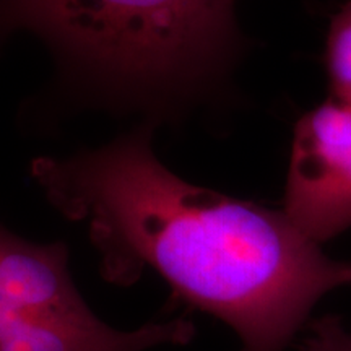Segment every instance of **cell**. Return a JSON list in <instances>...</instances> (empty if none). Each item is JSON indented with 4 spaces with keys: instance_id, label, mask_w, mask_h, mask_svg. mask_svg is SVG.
<instances>
[{
    "instance_id": "cell-1",
    "label": "cell",
    "mask_w": 351,
    "mask_h": 351,
    "mask_svg": "<svg viewBox=\"0 0 351 351\" xmlns=\"http://www.w3.org/2000/svg\"><path fill=\"white\" fill-rule=\"evenodd\" d=\"M33 178L86 226L101 275L119 287L155 271L178 300L230 326L241 351H287L351 262L328 257L283 210L184 181L158 160L152 129L69 158H38Z\"/></svg>"
},
{
    "instance_id": "cell-2",
    "label": "cell",
    "mask_w": 351,
    "mask_h": 351,
    "mask_svg": "<svg viewBox=\"0 0 351 351\" xmlns=\"http://www.w3.org/2000/svg\"><path fill=\"white\" fill-rule=\"evenodd\" d=\"M43 39L99 90L142 103H179L230 64L234 0H0V39Z\"/></svg>"
},
{
    "instance_id": "cell-3",
    "label": "cell",
    "mask_w": 351,
    "mask_h": 351,
    "mask_svg": "<svg viewBox=\"0 0 351 351\" xmlns=\"http://www.w3.org/2000/svg\"><path fill=\"white\" fill-rule=\"evenodd\" d=\"M194 337L186 317L109 326L73 283L67 245L32 243L0 223V351H148Z\"/></svg>"
},
{
    "instance_id": "cell-4",
    "label": "cell",
    "mask_w": 351,
    "mask_h": 351,
    "mask_svg": "<svg viewBox=\"0 0 351 351\" xmlns=\"http://www.w3.org/2000/svg\"><path fill=\"white\" fill-rule=\"evenodd\" d=\"M283 212L317 244L351 228V104L330 99L298 121Z\"/></svg>"
},
{
    "instance_id": "cell-5",
    "label": "cell",
    "mask_w": 351,
    "mask_h": 351,
    "mask_svg": "<svg viewBox=\"0 0 351 351\" xmlns=\"http://www.w3.org/2000/svg\"><path fill=\"white\" fill-rule=\"evenodd\" d=\"M326 64L335 101L351 104V0L332 19Z\"/></svg>"
},
{
    "instance_id": "cell-6",
    "label": "cell",
    "mask_w": 351,
    "mask_h": 351,
    "mask_svg": "<svg viewBox=\"0 0 351 351\" xmlns=\"http://www.w3.org/2000/svg\"><path fill=\"white\" fill-rule=\"evenodd\" d=\"M300 351H351V328L339 315H322L307 322Z\"/></svg>"
}]
</instances>
